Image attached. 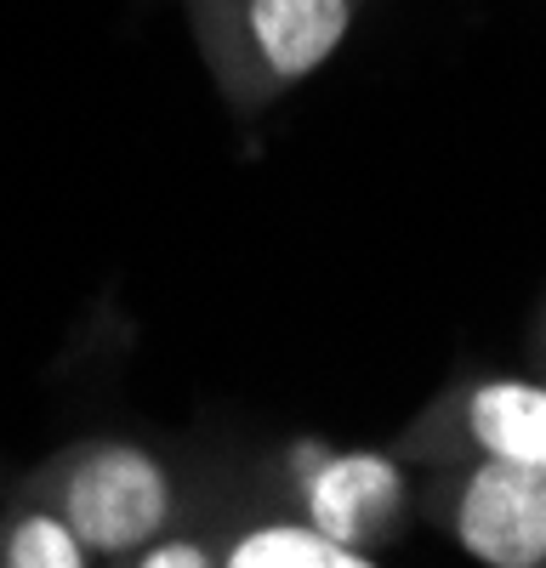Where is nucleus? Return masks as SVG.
<instances>
[{
    "label": "nucleus",
    "instance_id": "nucleus-6",
    "mask_svg": "<svg viewBox=\"0 0 546 568\" xmlns=\"http://www.w3.org/2000/svg\"><path fill=\"white\" fill-rule=\"evenodd\" d=\"M216 557L222 568H382L376 551H353L331 535L307 529L302 517L273 506L267 495L251 500H216Z\"/></svg>",
    "mask_w": 546,
    "mask_h": 568
},
{
    "label": "nucleus",
    "instance_id": "nucleus-2",
    "mask_svg": "<svg viewBox=\"0 0 546 568\" xmlns=\"http://www.w3.org/2000/svg\"><path fill=\"white\" fill-rule=\"evenodd\" d=\"M262 495L318 535L353 551H376L422 517V466H410L398 449H342L331 438H296L273 449Z\"/></svg>",
    "mask_w": 546,
    "mask_h": 568
},
{
    "label": "nucleus",
    "instance_id": "nucleus-7",
    "mask_svg": "<svg viewBox=\"0 0 546 568\" xmlns=\"http://www.w3.org/2000/svg\"><path fill=\"white\" fill-rule=\"evenodd\" d=\"M0 568H103V562L80 546V535L46 500L12 489L7 511H0Z\"/></svg>",
    "mask_w": 546,
    "mask_h": 568
},
{
    "label": "nucleus",
    "instance_id": "nucleus-8",
    "mask_svg": "<svg viewBox=\"0 0 546 568\" xmlns=\"http://www.w3.org/2000/svg\"><path fill=\"white\" fill-rule=\"evenodd\" d=\"M114 568H222V557H216V517H211V506L189 511L176 529H165V535H160V540H149L143 551L120 557Z\"/></svg>",
    "mask_w": 546,
    "mask_h": 568
},
{
    "label": "nucleus",
    "instance_id": "nucleus-5",
    "mask_svg": "<svg viewBox=\"0 0 546 568\" xmlns=\"http://www.w3.org/2000/svg\"><path fill=\"white\" fill-rule=\"evenodd\" d=\"M422 524L484 568H546V484L495 460L422 471Z\"/></svg>",
    "mask_w": 546,
    "mask_h": 568
},
{
    "label": "nucleus",
    "instance_id": "nucleus-1",
    "mask_svg": "<svg viewBox=\"0 0 546 568\" xmlns=\"http://www.w3.org/2000/svg\"><path fill=\"white\" fill-rule=\"evenodd\" d=\"M18 489L52 506L103 568L189 517V484L160 449L136 438H74L23 471Z\"/></svg>",
    "mask_w": 546,
    "mask_h": 568
},
{
    "label": "nucleus",
    "instance_id": "nucleus-3",
    "mask_svg": "<svg viewBox=\"0 0 546 568\" xmlns=\"http://www.w3.org/2000/svg\"><path fill=\"white\" fill-rule=\"evenodd\" d=\"M358 0H205V45L222 91L267 103L318 74L353 29Z\"/></svg>",
    "mask_w": 546,
    "mask_h": 568
},
{
    "label": "nucleus",
    "instance_id": "nucleus-4",
    "mask_svg": "<svg viewBox=\"0 0 546 568\" xmlns=\"http://www.w3.org/2000/svg\"><path fill=\"white\" fill-rule=\"evenodd\" d=\"M410 466L495 460L546 484V382L524 375H484L433 398L393 444Z\"/></svg>",
    "mask_w": 546,
    "mask_h": 568
},
{
    "label": "nucleus",
    "instance_id": "nucleus-9",
    "mask_svg": "<svg viewBox=\"0 0 546 568\" xmlns=\"http://www.w3.org/2000/svg\"><path fill=\"white\" fill-rule=\"evenodd\" d=\"M540 342H546V324H540Z\"/></svg>",
    "mask_w": 546,
    "mask_h": 568
}]
</instances>
